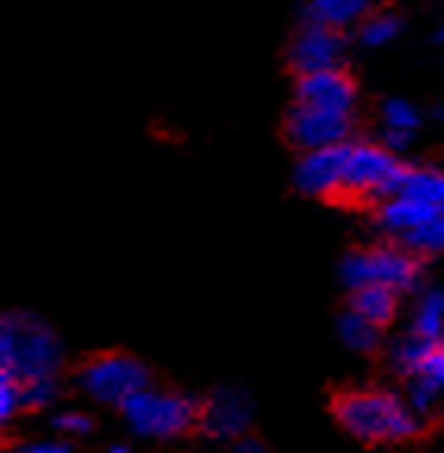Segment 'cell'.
<instances>
[{
    "label": "cell",
    "mask_w": 444,
    "mask_h": 453,
    "mask_svg": "<svg viewBox=\"0 0 444 453\" xmlns=\"http://www.w3.org/2000/svg\"><path fill=\"white\" fill-rule=\"evenodd\" d=\"M298 104L325 113L351 116L357 104V85L345 69H329V73H313L298 79Z\"/></svg>",
    "instance_id": "obj_10"
},
{
    "label": "cell",
    "mask_w": 444,
    "mask_h": 453,
    "mask_svg": "<svg viewBox=\"0 0 444 453\" xmlns=\"http://www.w3.org/2000/svg\"><path fill=\"white\" fill-rule=\"evenodd\" d=\"M347 147H325V150H313L304 154L294 166V188L307 197H339L341 179H345V163H347Z\"/></svg>",
    "instance_id": "obj_9"
},
{
    "label": "cell",
    "mask_w": 444,
    "mask_h": 453,
    "mask_svg": "<svg viewBox=\"0 0 444 453\" xmlns=\"http://www.w3.org/2000/svg\"><path fill=\"white\" fill-rule=\"evenodd\" d=\"M122 416L144 438H175L200 422V407L185 394L144 388L122 407Z\"/></svg>",
    "instance_id": "obj_4"
},
{
    "label": "cell",
    "mask_w": 444,
    "mask_h": 453,
    "mask_svg": "<svg viewBox=\"0 0 444 453\" xmlns=\"http://www.w3.org/2000/svg\"><path fill=\"white\" fill-rule=\"evenodd\" d=\"M0 360L4 375L19 381L53 379L60 366V341L38 316L7 313L0 322Z\"/></svg>",
    "instance_id": "obj_2"
},
{
    "label": "cell",
    "mask_w": 444,
    "mask_h": 453,
    "mask_svg": "<svg viewBox=\"0 0 444 453\" xmlns=\"http://www.w3.org/2000/svg\"><path fill=\"white\" fill-rule=\"evenodd\" d=\"M404 250H410L413 257L417 254H438L444 250V213H438L435 219H429L425 226H419L417 232L404 234Z\"/></svg>",
    "instance_id": "obj_19"
},
{
    "label": "cell",
    "mask_w": 444,
    "mask_h": 453,
    "mask_svg": "<svg viewBox=\"0 0 444 453\" xmlns=\"http://www.w3.org/2000/svg\"><path fill=\"white\" fill-rule=\"evenodd\" d=\"M341 57H345V38L335 28L307 22L298 35H294L292 47H288V63L300 75L313 73H329V69H341Z\"/></svg>",
    "instance_id": "obj_8"
},
{
    "label": "cell",
    "mask_w": 444,
    "mask_h": 453,
    "mask_svg": "<svg viewBox=\"0 0 444 453\" xmlns=\"http://www.w3.org/2000/svg\"><path fill=\"white\" fill-rule=\"evenodd\" d=\"M22 410V381L13 375H0V419H13Z\"/></svg>",
    "instance_id": "obj_22"
},
{
    "label": "cell",
    "mask_w": 444,
    "mask_h": 453,
    "mask_svg": "<svg viewBox=\"0 0 444 453\" xmlns=\"http://www.w3.org/2000/svg\"><path fill=\"white\" fill-rule=\"evenodd\" d=\"M106 453H132V450H129V447H122V444H116V447H110Z\"/></svg>",
    "instance_id": "obj_29"
},
{
    "label": "cell",
    "mask_w": 444,
    "mask_h": 453,
    "mask_svg": "<svg viewBox=\"0 0 444 453\" xmlns=\"http://www.w3.org/2000/svg\"><path fill=\"white\" fill-rule=\"evenodd\" d=\"M285 134L294 147L304 150V154L325 150V147H339V144H347L345 138L351 134V116L325 113V110L294 104V107L288 110Z\"/></svg>",
    "instance_id": "obj_7"
},
{
    "label": "cell",
    "mask_w": 444,
    "mask_h": 453,
    "mask_svg": "<svg viewBox=\"0 0 444 453\" xmlns=\"http://www.w3.org/2000/svg\"><path fill=\"white\" fill-rule=\"evenodd\" d=\"M53 428L63 434H85L91 432V419L85 413H79V410H66V413H60L53 419Z\"/></svg>",
    "instance_id": "obj_25"
},
{
    "label": "cell",
    "mask_w": 444,
    "mask_h": 453,
    "mask_svg": "<svg viewBox=\"0 0 444 453\" xmlns=\"http://www.w3.org/2000/svg\"><path fill=\"white\" fill-rule=\"evenodd\" d=\"M407 166L378 144H351L347 147V163H345V179H341V194L339 197L363 200V197H378L385 203L388 197H394L404 179Z\"/></svg>",
    "instance_id": "obj_5"
},
{
    "label": "cell",
    "mask_w": 444,
    "mask_h": 453,
    "mask_svg": "<svg viewBox=\"0 0 444 453\" xmlns=\"http://www.w3.org/2000/svg\"><path fill=\"white\" fill-rule=\"evenodd\" d=\"M351 310L360 316V319L370 322V326L382 328L394 319V313H398V291L382 288V285L357 288V291H351Z\"/></svg>",
    "instance_id": "obj_13"
},
{
    "label": "cell",
    "mask_w": 444,
    "mask_h": 453,
    "mask_svg": "<svg viewBox=\"0 0 444 453\" xmlns=\"http://www.w3.org/2000/svg\"><path fill=\"white\" fill-rule=\"evenodd\" d=\"M438 213H444V210L432 207V203H423V200H413V197H404V194H398V197H388L378 207V228L388 234H410L417 232L419 226H425L429 219H435Z\"/></svg>",
    "instance_id": "obj_12"
},
{
    "label": "cell",
    "mask_w": 444,
    "mask_h": 453,
    "mask_svg": "<svg viewBox=\"0 0 444 453\" xmlns=\"http://www.w3.org/2000/svg\"><path fill=\"white\" fill-rule=\"evenodd\" d=\"M413 379L429 381V385H435L438 391H441V388H444V344H435L429 354L423 357V363H419V369H417V375H413Z\"/></svg>",
    "instance_id": "obj_23"
},
{
    "label": "cell",
    "mask_w": 444,
    "mask_h": 453,
    "mask_svg": "<svg viewBox=\"0 0 444 453\" xmlns=\"http://www.w3.org/2000/svg\"><path fill=\"white\" fill-rule=\"evenodd\" d=\"M382 119L388 126V132H410L419 126V110L404 97H388L382 104Z\"/></svg>",
    "instance_id": "obj_20"
},
{
    "label": "cell",
    "mask_w": 444,
    "mask_h": 453,
    "mask_svg": "<svg viewBox=\"0 0 444 453\" xmlns=\"http://www.w3.org/2000/svg\"><path fill=\"white\" fill-rule=\"evenodd\" d=\"M339 334H341V341L351 347V350H357V354H366V350H376V347H378V328L370 326L366 319H360L354 310L341 313Z\"/></svg>",
    "instance_id": "obj_17"
},
{
    "label": "cell",
    "mask_w": 444,
    "mask_h": 453,
    "mask_svg": "<svg viewBox=\"0 0 444 453\" xmlns=\"http://www.w3.org/2000/svg\"><path fill=\"white\" fill-rule=\"evenodd\" d=\"M19 453H73L66 441H38V444H26Z\"/></svg>",
    "instance_id": "obj_26"
},
{
    "label": "cell",
    "mask_w": 444,
    "mask_h": 453,
    "mask_svg": "<svg viewBox=\"0 0 444 453\" xmlns=\"http://www.w3.org/2000/svg\"><path fill=\"white\" fill-rule=\"evenodd\" d=\"M235 453H269L263 444H257V441H241L238 447H235Z\"/></svg>",
    "instance_id": "obj_28"
},
{
    "label": "cell",
    "mask_w": 444,
    "mask_h": 453,
    "mask_svg": "<svg viewBox=\"0 0 444 453\" xmlns=\"http://www.w3.org/2000/svg\"><path fill=\"white\" fill-rule=\"evenodd\" d=\"M366 10H370V4H363V0H313L307 7V19L341 32L351 22L363 19Z\"/></svg>",
    "instance_id": "obj_15"
},
{
    "label": "cell",
    "mask_w": 444,
    "mask_h": 453,
    "mask_svg": "<svg viewBox=\"0 0 444 453\" xmlns=\"http://www.w3.org/2000/svg\"><path fill=\"white\" fill-rule=\"evenodd\" d=\"M423 279V266L410 250L398 247H370V250H351L341 260V281L351 291L366 285H382L392 291H410Z\"/></svg>",
    "instance_id": "obj_3"
},
{
    "label": "cell",
    "mask_w": 444,
    "mask_h": 453,
    "mask_svg": "<svg viewBox=\"0 0 444 453\" xmlns=\"http://www.w3.org/2000/svg\"><path fill=\"white\" fill-rule=\"evenodd\" d=\"M435 116H438V119H444V107H438V110H435Z\"/></svg>",
    "instance_id": "obj_31"
},
{
    "label": "cell",
    "mask_w": 444,
    "mask_h": 453,
    "mask_svg": "<svg viewBox=\"0 0 444 453\" xmlns=\"http://www.w3.org/2000/svg\"><path fill=\"white\" fill-rule=\"evenodd\" d=\"M398 194L444 210V173H438V169H410L407 166ZM398 194H394V197H398Z\"/></svg>",
    "instance_id": "obj_16"
},
{
    "label": "cell",
    "mask_w": 444,
    "mask_h": 453,
    "mask_svg": "<svg viewBox=\"0 0 444 453\" xmlns=\"http://www.w3.org/2000/svg\"><path fill=\"white\" fill-rule=\"evenodd\" d=\"M401 32V19L392 10H382V13H370L360 22V44L363 47H382L388 41H394Z\"/></svg>",
    "instance_id": "obj_18"
},
{
    "label": "cell",
    "mask_w": 444,
    "mask_h": 453,
    "mask_svg": "<svg viewBox=\"0 0 444 453\" xmlns=\"http://www.w3.org/2000/svg\"><path fill=\"white\" fill-rule=\"evenodd\" d=\"M331 413L335 422L366 444H382V441H407L417 438L423 419L410 410V403L392 391H378V388H354L341 391L331 400Z\"/></svg>",
    "instance_id": "obj_1"
},
{
    "label": "cell",
    "mask_w": 444,
    "mask_h": 453,
    "mask_svg": "<svg viewBox=\"0 0 444 453\" xmlns=\"http://www.w3.org/2000/svg\"><path fill=\"white\" fill-rule=\"evenodd\" d=\"M438 41L444 44V22H441V28H438Z\"/></svg>",
    "instance_id": "obj_30"
},
{
    "label": "cell",
    "mask_w": 444,
    "mask_h": 453,
    "mask_svg": "<svg viewBox=\"0 0 444 453\" xmlns=\"http://www.w3.org/2000/svg\"><path fill=\"white\" fill-rule=\"evenodd\" d=\"M410 141H413L410 132H385L382 147H385V150H392V154L398 157V150H404V147L410 144Z\"/></svg>",
    "instance_id": "obj_27"
},
{
    "label": "cell",
    "mask_w": 444,
    "mask_h": 453,
    "mask_svg": "<svg viewBox=\"0 0 444 453\" xmlns=\"http://www.w3.org/2000/svg\"><path fill=\"white\" fill-rule=\"evenodd\" d=\"M410 334L419 341H429V344H444V291L432 288L423 294Z\"/></svg>",
    "instance_id": "obj_14"
},
{
    "label": "cell",
    "mask_w": 444,
    "mask_h": 453,
    "mask_svg": "<svg viewBox=\"0 0 444 453\" xmlns=\"http://www.w3.org/2000/svg\"><path fill=\"white\" fill-rule=\"evenodd\" d=\"M438 394H441V391H438L435 385H429V381H423V379H413L410 381V400H407V403H410L413 413H417L419 419H423V416L432 413Z\"/></svg>",
    "instance_id": "obj_24"
},
{
    "label": "cell",
    "mask_w": 444,
    "mask_h": 453,
    "mask_svg": "<svg viewBox=\"0 0 444 453\" xmlns=\"http://www.w3.org/2000/svg\"><path fill=\"white\" fill-rule=\"evenodd\" d=\"M53 397H57V381L53 379L22 381V407L41 410V407H47V403H53Z\"/></svg>",
    "instance_id": "obj_21"
},
{
    "label": "cell",
    "mask_w": 444,
    "mask_h": 453,
    "mask_svg": "<svg viewBox=\"0 0 444 453\" xmlns=\"http://www.w3.org/2000/svg\"><path fill=\"white\" fill-rule=\"evenodd\" d=\"M200 426L210 438H238L251 426V397L241 388H219L200 407Z\"/></svg>",
    "instance_id": "obj_11"
},
{
    "label": "cell",
    "mask_w": 444,
    "mask_h": 453,
    "mask_svg": "<svg viewBox=\"0 0 444 453\" xmlns=\"http://www.w3.org/2000/svg\"><path fill=\"white\" fill-rule=\"evenodd\" d=\"M79 385L85 388L88 397L110 403V407H126L135 394L151 388L144 363L129 354H97L79 369Z\"/></svg>",
    "instance_id": "obj_6"
}]
</instances>
